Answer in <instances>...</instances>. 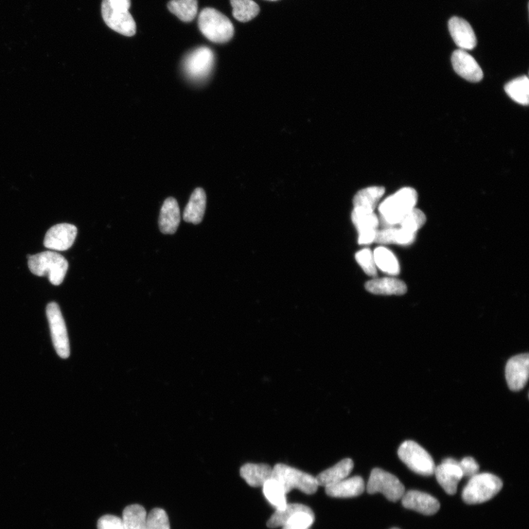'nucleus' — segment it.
Returning <instances> with one entry per match:
<instances>
[{"label": "nucleus", "instance_id": "f257e3e1", "mask_svg": "<svg viewBox=\"0 0 529 529\" xmlns=\"http://www.w3.org/2000/svg\"><path fill=\"white\" fill-rule=\"evenodd\" d=\"M418 193L414 188H403L387 198L379 206L380 221L385 227L399 224L403 218L415 207Z\"/></svg>", "mask_w": 529, "mask_h": 529}, {"label": "nucleus", "instance_id": "f03ea898", "mask_svg": "<svg viewBox=\"0 0 529 529\" xmlns=\"http://www.w3.org/2000/svg\"><path fill=\"white\" fill-rule=\"evenodd\" d=\"M30 272L38 276H47L53 286H60L63 281L68 263L61 255L55 252H44L28 255Z\"/></svg>", "mask_w": 529, "mask_h": 529}, {"label": "nucleus", "instance_id": "7ed1b4c3", "mask_svg": "<svg viewBox=\"0 0 529 529\" xmlns=\"http://www.w3.org/2000/svg\"><path fill=\"white\" fill-rule=\"evenodd\" d=\"M198 23L201 32L212 42L224 44L233 37L235 29L232 22L214 8H204L200 14Z\"/></svg>", "mask_w": 529, "mask_h": 529}, {"label": "nucleus", "instance_id": "20e7f679", "mask_svg": "<svg viewBox=\"0 0 529 529\" xmlns=\"http://www.w3.org/2000/svg\"><path fill=\"white\" fill-rule=\"evenodd\" d=\"M503 482L496 475L478 473L471 478L463 491V499L468 504L490 501L501 490Z\"/></svg>", "mask_w": 529, "mask_h": 529}, {"label": "nucleus", "instance_id": "39448f33", "mask_svg": "<svg viewBox=\"0 0 529 529\" xmlns=\"http://www.w3.org/2000/svg\"><path fill=\"white\" fill-rule=\"evenodd\" d=\"M272 479L276 480L286 494L298 489L312 495L320 487L313 475L285 464H277L273 468Z\"/></svg>", "mask_w": 529, "mask_h": 529}, {"label": "nucleus", "instance_id": "423d86ee", "mask_svg": "<svg viewBox=\"0 0 529 529\" xmlns=\"http://www.w3.org/2000/svg\"><path fill=\"white\" fill-rule=\"evenodd\" d=\"M398 455L412 471L425 476L434 473L436 466L432 456L414 441H405L400 446Z\"/></svg>", "mask_w": 529, "mask_h": 529}, {"label": "nucleus", "instance_id": "0eeeda50", "mask_svg": "<svg viewBox=\"0 0 529 529\" xmlns=\"http://www.w3.org/2000/svg\"><path fill=\"white\" fill-rule=\"evenodd\" d=\"M215 56L213 50L207 47H200L186 56L183 68L186 76L192 81H205L213 71Z\"/></svg>", "mask_w": 529, "mask_h": 529}, {"label": "nucleus", "instance_id": "6e6552de", "mask_svg": "<svg viewBox=\"0 0 529 529\" xmlns=\"http://www.w3.org/2000/svg\"><path fill=\"white\" fill-rule=\"evenodd\" d=\"M366 489L369 494L381 492L393 502L401 499L405 493L404 486L396 476L380 468L372 471Z\"/></svg>", "mask_w": 529, "mask_h": 529}, {"label": "nucleus", "instance_id": "1a4fd4ad", "mask_svg": "<svg viewBox=\"0 0 529 529\" xmlns=\"http://www.w3.org/2000/svg\"><path fill=\"white\" fill-rule=\"evenodd\" d=\"M102 16L113 30L131 37L136 33V24L128 10L117 6L112 0H102Z\"/></svg>", "mask_w": 529, "mask_h": 529}, {"label": "nucleus", "instance_id": "9d476101", "mask_svg": "<svg viewBox=\"0 0 529 529\" xmlns=\"http://www.w3.org/2000/svg\"><path fill=\"white\" fill-rule=\"evenodd\" d=\"M47 316L53 345L59 356L66 359L70 355V345L65 321L59 305L56 303L48 304Z\"/></svg>", "mask_w": 529, "mask_h": 529}, {"label": "nucleus", "instance_id": "9b49d317", "mask_svg": "<svg viewBox=\"0 0 529 529\" xmlns=\"http://www.w3.org/2000/svg\"><path fill=\"white\" fill-rule=\"evenodd\" d=\"M78 235L77 227L71 224H59L47 231L44 245L46 248L56 251H66L75 243Z\"/></svg>", "mask_w": 529, "mask_h": 529}, {"label": "nucleus", "instance_id": "f8f14e48", "mask_svg": "<svg viewBox=\"0 0 529 529\" xmlns=\"http://www.w3.org/2000/svg\"><path fill=\"white\" fill-rule=\"evenodd\" d=\"M506 379L511 391L523 389L528 380L529 355L528 353L513 357L506 366Z\"/></svg>", "mask_w": 529, "mask_h": 529}, {"label": "nucleus", "instance_id": "ddd939ff", "mask_svg": "<svg viewBox=\"0 0 529 529\" xmlns=\"http://www.w3.org/2000/svg\"><path fill=\"white\" fill-rule=\"evenodd\" d=\"M451 63L456 74L466 80L476 83L483 79V71L480 66L466 50H455L451 56Z\"/></svg>", "mask_w": 529, "mask_h": 529}, {"label": "nucleus", "instance_id": "4468645a", "mask_svg": "<svg viewBox=\"0 0 529 529\" xmlns=\"http://www.w3.org/2000/svg\"><path fill=\"white\" fill-rule=\"evenodd\" d=\"M434 474L439 485L451 496L456 494L458 484L463 478L458 462L452 458H446L442 463L436 466Z\"/></svg>", "mask_w": 529, "mask_h": 529}, {"label": "nucleus", "instance_id": "2eb2a0df", "mask_svg": "<svg viewBox=\"0 0 529 529\" xmlns=\"http://www.w3.org/2000/svg\"><path fill=\"white\" fill-rule=\"evenodd\" d=\"M401 500L405 508L425 516L434 515L440 508L439 501L434 497L428 493L418 490L405 492Z\"/></svg>", "mask_w": 529, "mask_h": 529}, {"label": "nucleus", "instance_id": "dca6fc26", "mask_svg": "<svg viewBox=\"0 0 529 529\" xmlns=\"http://www.w3.org/2000/svg\"><path fill=\"white\" fill-rule=\"evenodd\" d=\"M449 30L454 43L463 50H471L478 39L471 25L461 17L454 16L449 22Z\"/></svg>", "mask_w": 529, "mask_h": 529}, {"label": "nucleus", "instance_id": "f3484780", "mask_svg": "<svg viewBox=\"0 0 529 529\" xmlns=\"http://www.w3.org/2000/svg\"><path fill=\"white\" fill-rule=\"evenodd\" d=\"M181 219V209L178 202L172 197L166 199L159 217L161 231L164 234H174L178 231Z\"/></svg>", "mask_w": 529, "mask_h": 529}, {"label": "nucleus", "instance_id": "a211bd4d", "mask_svg": "<svg viewBox=\"0 0 529 529\" xmlns=\"http://www.w3.org/2000/svg\"><path fill=\"white\" fill-rule=\"evenodd\" d=\"M325 488L326 493L330 497L352 498L362 495L365 486L360 476H354V478H346Z\"/></svg>", "mask_w": 529, "mask_h": 529}, {"label": "nucleus", "instance_id": "6ab92c4d", "mask_svg": "<svg viewBox=\"0 0 529 529\" xmlns=\"http://www.w3.org/2000/svg\"><path fill=\"white\" fill-rule=\"evenodd\" d=\"M366 290L377 295H403L408 291L407 285L400 279L384 277L370 280L365 284Z\"/></svg>", "mask_w": 529, "mask_h": 529}, {"label": "nucleus", "instance_id": "aec40b11", "mask_svg": "<svg viewBox=\"0 0 529 529\" xmlns=\"http://www.w3.org/2000/svg\"><path fill=\"white\" fill-rule=\"evenodd\" d=\"M354 468V462L346 458L333 467L328 468L316 476L319 486L327 487L336 484L346 478Z\"/></svg>", "mask_w": 529, "mask_h": 529}, {"label": "nucleus", "instance_id": "412c9836", "mask_svg": "<svg viewBox=\"0 0 529 529\" xmlns=\"http://www.w3.org/2000/svg\"><path fill=\"white\" fill-rule=\"evenodd\" d=\"M206 203L207 197L205 190L202 188L194 190L185 209L183 219L188 223L200 224L205 213Z\"/></svg>", "mask_w": 529, "mask_h": 529}, {"label": "nucleus", "instance_id": "4be33fe9", "mask_svg": "<svg viewBox=\"0 0 529 529\" xmlns=\"http://www.w3.org/2000/svg\"><path fill=\"white\" fill-rule=\"evenodd\" d=\"M272 470L267 464L248 463L241 468V475L250 486L260 487L272 479Z\"/></svg>", "mask_w": 529, "mask_h": 529}, {"label": "nucleus", "instance_id": "5701e85b", "mask_svg": "<svg viewBox=\"0 0 529 529\" xmlns=\"http://www.w3.org/2000/svg\"><path fill=\"white\" fill-rule=\"evenodd\" d=\"M351 220L355 224L359 235L377 231L379 219L375 214L362 208L355 207L352 211Z\"/></svg>", "mask_w": 529, "mask_h": 529}, {"label": "nucleus", "instance_id": "b1692460", "mask_svg": "<svg viewBox=\"0 0 529 529\" xmlns=\"http://www.w3.org/2000/svg\"><path fill=\"white\" fill-rule=\"evenodd\" d=\"M384 193V188L379 186L368 187L360 190L354 198V206L355 207L375 212Z\"/></svg>", "mask_w": 529, "mask_h": 529}, {"label": "nucleus", "instance_id": "393cba45", "mask_svg": "<svg viewBox=\"0 0 529 529\" xmlns=\"http://www.w3.org/2000/svg\"><path fill=\"white\" fill-rule=\"evenodd\" d=\"M147 517V511L142 506H128L123 511V527L125 529H148Z\"/></svg>", "mask_w": 529, "mask_h": 529}, {"label": "nucleus", "instance_id": "a878e982", "mask_svg": "<svg viewBox=\"0 0 529 529\" xmlns=\"http://www.w3.org/2000/svg\"><path fill=\"white\" fill-rule=\"evenodd\" d=\"M373 254L376 266L382 272L391 276H397L400 273L399 261L391 250L379 246Z\"/></svg>", "mask_w": 529, "mask_h": 529}, {"label": "nucleus", "instance_id": "bb28decb", "mask_svg": "<svg viewBox=\"0 0 529 529\" xmlns=\"http://www.w3.org/2000/svg\"><path fill=\"white\" fill-rule=\"evenodd\" d=\"M168 8L184 23L194 20L198 12L197 0H171Z\"/></svg>", "mask_w": 529, "mask_h": 529}, {"label": "nucleus", "instance_id": "cd10ccee", "mask_svg": "<svg viewBox=\"0 0 529 529\" xmlns=\"http://www.w3.org/2000/svg\"><path fill=\"white\" fill-rule=\"evenodd\" d=\"M300 511L312 513V510L305 505L288 504L284 509L276 510L275 513L268 521L267 526L270 528L282 527L293 516L300 513Z\"/></svg>", "mask_w": 529, "mask_h": 529}, {"label": "nucleus", "instance_id": "c85d7f7f", "mask_svg": "<svg viewBox=\"0 0 529 529\" xmlns=\"http://www.w3.org/2000/svg\"><path fill=\"white\" fill-rule=\"evenodd\" d=\"M505 92L515 102L527 105L529 99V80L523 76L510 81L505 86Z\"/></svg>", "mask_w": 529, "mask_h": 529}, {"label": "nucleus", "instance_id": "c756f323", "mask_svg": "<svg viewBox=\"0 0 529 529\" xmlns=\"http://www.w3.org/2000/svg\"><path fill=\"white\" fill-rule=\"evenodd\" d=\"M264 497L276 509H284L287 503L286 493L284 488L274 479L269 480L262 487Z\"/></svg>", "mask_w": 529, "mask_h": 529}, {"label": "nucleus", "instance_id": "7c9ffc66", "mask_svg": "<svg viewBox=\"0 0 529 529\" xmlns=\"http://www.w3.org/2000/svg\"><path fill=\"white\" fill-rule=\"evenodd\" d=\"M233 7V15L241 23L250 22L260 12L258 5L253 0H231Z\"/></svg>", "mask_w": 529, "mask_h": 529}, {"label": "nucleus", "instance_id": "2f4dec72", "mask_svg": "<svg viewBox=\"0 0 529 529\" xmlns=\"http://www.w3.org/2000/svg\"><path fill=\"white\" fill-rule=\"evenodd\" d=\"M427 217L425 213L419 209L413 208L403 218L400 227L413 233H415L425 224Z\"/></svg>", "mask_w": 529, "mask_h": 529}, {"label": "nucleus", "instance_id": "473e14b6", "mask_svg": "<svg viewBox=\"0 0 529 529\" xmlns=\"http://www.w3.org/2000/svg\"><path fill=\"white\" fill-rule=\"evenodd\" d=\"M315 520L312 513L300 511L293 516L287 523L282 526V529H309Z\"/></svg>", "mask_w": 529, "mask_h": 529}, {"label": "nucleus", "instance_id": "72a5a7b5", "mask_svg": "<svg viewBox=\"0 0 529 529\" xmlns=\"http://www.w3.org/2000/svg\"><path fill=\"white\" fill-rule=\"evenodd\" d=\"M148 529H171L169 517L165 510L152 509L147 517Z\"/></svg>", "mask_w": 529, "mask_h": 529}, {"label": "nucleus", "instance_id": "f704fd0d", "mask_svg": "<svg viewBox=\"0 0 529 529\" xmlns=\"http://www.w3.org/2000/svg\"><path fill=\"white\" fill-rule=\"evenodd\" d=\"M355 258L366 274L370 276H376L377 275L374 254L372 251L368 249H364L356 254Z\"/></svg>", "mask_w": 529, "mask_h": 529}, {"label": "nucleus", "instance_id": "c9c22d12", "mask_svg": "<svg viewBox=\"0 0 529 529\" xmlns=\"http://www.w3.org/2000/svg\"><path fill=\"white\" fill-rule=\"evenodd\" d=\"M399 228L394 226L378 229L375 241L380 244H397Z\"/></svg>", "mask_w": 529, "mask_h": 529}, {"label": "nucleus", "instance_id": "e433bc0d", "mask_svg": "<svg viewBox=\"0 0 529 529\" xmlns=\"http://www.w3.org/2000/svg\"><path fill=\"white\" fill-rule=\"evenodd\" d=\"M98 529H125L122 518L115 516L107 515L99 518L97 523Z\"/></svg>", "mask_w": 529, "mask_h": 529}, {"label": "nucleus", "instance_id": "4c0bfd02", "mask_svg": "<svg viewBox=\"0 0 529 529\" xmlns=\"http://www.w3.org/2000/svg\"><path fill=\"white\" fill-rule=\"evenodd\" d=\"M463 473V478H471L475 474H478L480 470V466L474 460L473 457L468 456L463 458L462 461L458 462Z\"/></svg>", "mask_w": 529, "mask_h": 529}, {"label": "nucleus", "instance_id": "58836bf2", "mask_svg": "<svg viewBox=\"0 0 529 529\" xmlns=\"http://www.w3.org/2000/svg\"><path fill=\"white\" fill-rule=\"evenodd\" d=\"M112 1L118 7L128 10L130 8L131 6V1L130 0H112Z\"/></svg>", "mask_w": 529, "mask_h": 529}, {"label": "nucleus", "instance_id": "ea45409f", "mask_svg": "<svg viewBox=\"0 0 529 529\" xmlns=\"http://www.w3.org/2000/svg\"><path fill=\"white\" fill-rule=\"evenodd\" d=\"M269 1H276V0H269Z\"/></svg>", "mask_w": 529, "mask_h": 529}, {"label": "nucleus", "instance_id": "a19ab883", "mask_svg": "<svg viewBox=\"0 0 529 529\" xmlns=\"http://www.w3.org/2000/svg\"><path fill=\"white\" fill-rule=\"evenodd\" d=\"M391 529H399V528H391Z\"/></svg>", "mask_w": 529, "mask_h": 529}]
</instances>
